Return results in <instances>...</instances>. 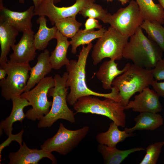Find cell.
Wrapping results in <instances>:
<instances>
[{
  "label": "cell",
  "mask_w": 164,
  "mask_h": 164,
  "mask_svg": "<svg viewBox=\"0 0 164 164\" xmlns=\"http://www.w3.org/2000/svg\"><path fill=\"white\" fill-rule=\"evenodd\" d=\"M92 47L91 42L87 46H83L78 55L77 60H70L69 63L66 65L68 73L66 85L67 87H70V90L67 100L70 105L73 106L80 97L87 95L109 98L119 103L121 101L119 89L116 86H113L111 92L107 94L97 92L88 87L85 80V68L87 59Z\"/></svg>",
  "instance_id": "6da1fadb"
},
{
  "label": "cell",
  "mask_w": 164,
  "mask_h": 164,
  "mask_svg": "<svg viewBox=\"0 0 164 164\" xmlns=\"http://www.w3.org/2000/svg\"><path fill=\"white\" fill-rule=\"evenodd\" d=\"M130 37L124 49L123 57L131 60L139 67L153 69L162 58V50L145 35L140 26Z\"/></svg>",
  "instance_id": "7a4b0ae2"
},
{
  "label": "cell",
  "mask_w": 164,
  "mask_h": 164,
  "mask_svg": "<svg viewBox=\"0 0 164 164\" xmlns=\"http://www.w3.org/2000/svg\"><path fill=\"white\" fill-rule=\"evenodd\" d=\"M68 73L65 72L62 76L56 74L53 77L55 81L54 87L50 88L48 93V97H52V104L49 113L44 116L38 124L39 128L50 127L56 121L63 119L71 123L75 122V114L67 105V100L68 88L66 82Z\"/></svg>",
  "instance_id": "3957f363"
},
{
  "label": "cell",
  "mask_w": 164,
  "mask_h": 164,
  "mask_svg": "<svg viewBox=\"0 0 164 164\" xmlns=\"http://www.w3.org/2000/svg\"><path fill=\"white\" fill-rule=\"evenodd\" d=\"M152 69L130 63L124 73L114 79L112 85L118 88L121 99L120 103L123 106L128 104L130 98L135 93H139L151 85L154 80Z\"/></svg>",
  "instance_id": "277c9868"
},
{
  "label": "cell",
  "mask_w": 164,
  "mask_h": 164,
  "mask_svg": "<svg viewBox=\"0 0 164 164\" xmlns=\"http://www.w3.org/2000/svg\"><path fill=\"white\" fill-rule=\"evenodd\" d=\"M93 95L79 98L73 105L75 113H91L105 116L112 120L118 126L126 125L125 107L119 102L111 98L101 100Z\"/></svg>",
  "instance_id": "5b68a950"
},
{
  "label": "cell",
  "mask_w": 164,
  "mask_h": 164,
  "mask_svg": "<svg viewBox=\"0 0 164 164\" xmlns=\"http://www.w3.org/2000/svg\"><path fill=\"white\" fill-rule=\"evenodd\" d=\"M129 38L112 27H109L93 46L91 54L93 65H97L106 58L115 60H121Z\"/></svg>",
  "instance_id": "8992f818"
},
{
  "label": "cell",
  "mask_w": 164,
  "mask_h": 164,
  "mask_svg": "<svg viewBox=\"0 0 164 164\" xmlns=\"http://www.w3.org/2000/svg\"><path fill=\"white\" fill-rule=\"evenodd\" d=\"M0 68L5 69L7 76L1 80V94L5 100L20 96L24 92L29 77L31 67L29 63H20L8 60Z\"/></svg>",
  "instance_id": "52a82bcc"
},
{
  "label": "cell",
  "mask_w": 164,
  "mask_h": 164,
  "mask_svg": "<svg viewBox=\"0 0 164 164\" xmlns=\"http://www.w3.org/2000/svg\"><path fill=\"white\" fill-rule=\"evenodd\" d=\"M55 85L53 78L52 76L45 77L31 89L21 95L32 106L25 114L27 119L33 121L37 119L40 121L49 113L52 101L48 100V93Z\"/></svg>",
  "instance_id": "ba28073f"
},
{
  "label": "cell",
  "mask_w": 164,
  "mask_h": 164,
  "mask_svg": "<svg viewBox=\"0 0 164 164\" xmlns=\"http://www.w3.org/2000/svg\"><path fill=\"white\" fill-rule=\"evenodd\" d=\"M144 19L136 1L132 0L125 7L113 14L108 13L102 21L108 23L122 35L129 37L140 27Z\"/></svg>",
  "instance_id": "9c48e42d"
},
{
  "label": "cell",
  "mask_w": 164,
  "mask_h": 164,
  "mask_svg": "<svg viewBox=\"0 0 164 164\" xmlns=\"http://www.w3.org/2000/svg\"><path fill=\"white\" fill-rule=\"evenodd\" d=\"M89 130L88 126L75 130H70L60 123L56 133L45 141L40 148L49 152L55 151L61 155H66L77 147Z\"/></svg>",
  "instance_id": "30bf717a"
},
{
  "label": "cell",
  "mask_w": 164,
  "mask_h": 164,
  "mask_svg": "<svg viewBox=\"0 0 164 164\" xmlns=\"http://www.w3.org/2000/svg\"><path fill=\"white\" fill-rule=\"evenodd\" d=\"M95 0H76L72 5L58 7L53 0H43L34 10V15L47 16L51 24H55L56 20L75 15L84 8L94 3Z\"/></svg>",
  "instance_id": "8fae6325"
},
{
  "label": "cell",
  "mask_w": 164,
  "mask_h": 164,
  "mask_svg": "<svg viewBox=\"0 0 164 164\" xmlns=\"http://www.w3.org/2000/svg\"><path fill=\"white\" fill-rule=\"evenodd\" d=\"M159 97L154 90L147 87L135 95L134 100L129 101L124 107L125 109H132L134 112L140 113L160 112L162 107L159 101Z\"/></svg>",
  "instance_id": "7c38bea8"
},
{
  "label": "cell",
  "mask_w": 164,
  "mask_h": 164,
  "mask_svg": "<svg viewBox=\"0 0 164 164\" xmlns=\"http://www.w3.org/2000/svg\"><path fill=\"white\" fill-rule=\"evenodd\" d=\"M11 48L13 52L9 55L10 61L20 63H29L33 60L36 54L32 30L23 32L19 42Z\"/></svg>",
  "instance_id": "4fadbf2b"
},
{
  "label": "cell",
  "mask_w": 164,
  "mask_h": 164,
  "mask_svg": "<svg viewBox=\"0 0 164 164\" xmlns=\"http://www.w3.org/2000/svg\"><path fill=\"white\" fill-rule=\"evenodd\" d=\"M50 159L53 164L57 163V161L51 153L43 149H30L25 142L20 146L19 150L15 152L10 153L9 155V164H38L39 161L44 158Z\"/></svg>",
  "instance_id": "5bb4252c"
},
{
  "label": "cell",
  "mask_w": 164,
  "mask_h": 164,
  "mask_svg": "<svg viewBox=\"0 0 164 164\" xmlns=\"http://www.w3.org/2000/svg\"><path fill=\"white\" fill-rule=\"evenodd\" d=\"M34 6L23 12L9 10L3 7L0 9V19L14 27L19 32L32 30L31 19L34 15Z\"/></svg>",
  "instance_id": "9a60e30c"
},
{
  "label": "cell",
  "mask_w": 164,
  "mask_h": 164,
  "mask_svg": "<svg viewBox=\"0 0 164 164\" xmlns=\"http://www.w3.org/2000/svg\"><path fill=\"white\" fill-rule=\"evenodd\" d=\"M50 56L49 51L47 49L39 55L36 63L30 68L29 78L24 92L34 87L51 71L53 68Z\"/></svg>",
  "instance_id": "2e32d148"
},
{
  "label": "cell",
  "mask_w": 164,
  "mask_h": 164,
  "mask_svg": "<svg viewBox=\"0 0 164 164\" xmlns=\"http://www.w3.org/2000/svg\"><path fill=\"white\" fill-rule=\"evenodd\" d=\"M12 103V107L10 115L5 120L0 122V132L4 130L8 136L12 134L13 129L12 125L14 123L19 121L21 122L26 117L24 112V108L30 105V103L25 99L21 96H16L11 99Z\"/></svg>",
  "instance_id": "e0dca14e"
},
{
  "label": "cell",
  "mask_w": 164,
  "mask_h": 164,
  "mask_svg": "<svg viewBox=\"0 0 164 164\" xmlns=\"http://www.w3.org/2000/svg\"><path fill=\"white\" fill-rule=\"evenodd\" d=\"M19 31L12 26L0 19V66L7 62V56L10 48L16 41Z\"/></svg>",
  "instance_id": "ac0fdd59"
},
{
  "label": "cell",
  "mask_w": 164,
  "mask_h": 164,
  "mask_svg": "<svg viewBox=\"0 0 164 164\" xmlns=\"http://www.w3.org/2000/svg\"><path fill=\"white\" fill-rule=\"evenodd\" d=\"M115 60L110 59L104 61L99 67L96 74L97 78L102 83L103 88L105 90H111L112 84L114 79L124 73L129 67L130 63H127L121 70L118 67V63Z\"/></svg>",
  "instance_id": "d6986e66"
},
{
  "label": "cell",
  "mask_w": 164,
  "mask_h": 164,
  "mask_svg": "<svg viewBox=\"0 0 164 164\" xmlns=\"http://www.w3.org/2000/svg\"><path fill=\"white\" fill-rule=\"evenodd\" d=\"M135 122L133 127L126 128L124 130L128 133H132L135 130H154L162 126L163 123L162 116L157 113L143 112L133 119Z\"/></svg>",
  "instance_id": "ffe728a7"
},
{
  "label": "cell",
  "mask_w": 164,
  "mask_h": 164,
  "mask_svg": "<svg viewBox=\"0 0 164 164\" xmlns=\"http://www.w3.org/2000/svg\"><path fill=\"white\" fill-rule=\"evenodd\" d=\"M67 38L57 30L56 38V45L50 56V61L53 69L59 70L70 62L67 57V53L70 43Z\"/></svg>",
  "instance_id": "44dd1931"
},
{
  "label": "cell",
  "mask_w": 164,
  "mask_h": 164,
  "mask_svg": "<svg viewBox=\"0 0 164 164\" xmlns=\"http://www.w3.org/2000/svg\"><path fill=\"white\" fill-rule=\"evenodd\" d=\"M97 149L102 157L104 163L106 164H120L130 154L145 150L142 147H136L120 150L116 147H111L99 144Z\"/></svg>",
  "instance_id": "7402d4cb"
},
{
  "label": "cell",
  "mask_w": 164,
  "mask_h": 164,
  "mask_svg": "<svg viewBox=\"0 0 164 164\" xmlns=\"http://www.w3.org/2000/svg\"><path fill=\"white\" fill-rule=\"evenodd\" d=\"M39 16L36 21L39 26L37 32L34 35V41L36 50L40 51L45 50L50 40L56 39L58 30L55 26L48 27L45 16Z\"/></svg>",
  "instance_id": "603a6c76"
},
{
  "label": "cell",
  "mask_w": 164,
  "mask_h": 164,
  "mask_svg": "<svg viewBox=\"0 0 164 164\" xmlns=\"http://www.w3.org/2000/svg\"><path fill=\"white\" fill-rule=\"evenodd\" d=\"M118 126L114 122L109 125L108 130L105 132L98 133L96 139L99 144L111 147H116L119 142L123 141L126 138L133 135L132 133L126 132L125 130H119Z\"/></svg>",
  "instance_id": "cb8c5ba5"
},
{
  "label": "cell",
  "mask_w": 164,
  "mask_h": 164,
  "mask_svg": "<svg viewBox=\"0 0 164 164\" xmlns=\"http://www.w3.org/2000/svg\"><path fill=\"white\" fill-rule=\"evenodd\" d=\"M144 20L164 23L163 9L159 4L153 0H136Z\"/></svg>",
  "instance_id": "d4e9b609"
},
{
  "label": "cell",
  "mask_w": 164,
  "mask_h": 164,
  "mask_svg": "<svg viewBox=\"0 0 164 164\" xmlns=\"http://www.w3.org/2000/svg\"><path fill=\"white\" fill-rule=\"evenodd\" d=\"M107 29L103 27L97 31L94 29L84 30H79L70 41L71 46V52L75 54L77 47L81 45L90 43L94 39L99 38L103 35Z\"/></svg>",
  "instance_id": "484cf974"
},
{
  "label": "cell",
  "mask_w": 164,
  "mask_h": 164,
  "mask_svg": "<svg viewBox=\"0 0 164 164\" xmlns=\"http://www.w3.org/2000/svg\"><path fill=\"white\" fill-rule=\"evenodd\" d=\"M156 22L144 20L140 27L147 34L149 38L155 43L164 52V27Z\"/></svg>",
  "instance_id": "4316f807"
},
{
  "label": "cell",
  "mask_w": 164,
  "mask_h": 164,
  "mask_svg": "<svg viewBox=\"0 0 164 164\" xmlns=\"http://www.w3.org/2000/svg\"><path fill=\"white\" fill-rule=\"evenodd\" d=\"M76 16L57 19L55 24L57 30L67 38L73 37L82 25L81 22L76 20Z\"/></svg>",
  "instance_id": "83f0119b"
},
{
  "label": "cell",
  "mask_w": 164,
  "mask_h": 164,
  "mask_svg": "<svg viewBox=\"0 0 164 164\" xmlns=\"http://www.w3.org/2000/svg\"><path fill=\"white\" fill-rule=\"evenodd\" d=\"M164 145V141L156 142L148 146L146 153L140 164H156Z\"/></svg>",
  "instance_id": "f1b7e54d"
},
{
  "label": "cell",
  "mask_w": 164,
  "mask_h": 164,
  "mask_svg": "<svg viewBox=\"0 0 164 164\" xmlns=\"http://www.w3.org/2000/svg\"><path fill=\"white\" fill-rule=\"evenodd\" d=\"M79 13L84 18L88 17L102 21L108 13L100 5L93 3L84 8Z\"/></svg>",
  "instance_id": "f546056e"
},
{
  "label": "cell",
  "mask_w": 164,
  "mask_h": 164,
  "mask_svg": "<svg viewBox=\"0 0 164 164\" xmlns=\"http://www.w3.org/2000/svg\"><path fill=\"white\" fill-rule=\"evenodd\" d=\"M24 132L23 129L16 134L12 133L8 136V138L0 145V160L1 161V154L2 150L6 147L8 146L12 141H16L19 144L20 146L22 145V136Z\"/></svg>",
  "instance_id": "4dcf8cb0"
},
{
  "label": "cell",
  "mask_w": 164,
  "mask_h": 164,
  "mask_svg": "<svg viewBox=\"0 0 164 164\" xmlns=\"http://www.w3.org/2000/svg\"><path fill=\"white\" fill-rule=\"evenodd\" d=\"M152 70L154 80H164V58L160 60Z\"/></svg>",
  "instance_id": "1f68e13d"
},
{
  "label": "cell",
  "mask_w": 164,
  "mask_h": 164,
  "mask_svg": "<svg viewBox=\"0 0 164 164\" xmlns=\"http://www.w3.org/2000/svg\"><path fill=\"white\" fill-rule=\"evenodd\" d=\"M102 28L101 25L97 19L91 18H88L86 20L85 23L84 30L94 29L95 28L99 29Z\"/></svg>",
  "instance_id": "d6a6232c"
},
{
  "label": "cell",
  "mask_w": 164,
  "mask_h": 164,
  "mask_svg": "<svg viewBox=\"0 0 164 164\" xmlns=\"http://www.w3.org/2000/svg\"><path fill=\"white\" fill-rule=\"evenodd\" d=\"M151 86L159 97H164V82H159L154 80Z\"/></svg>",
  "instance_id": "836d02e7"
},
{
  "label": "cell",
  "mask_w": 164,
  "mask_h": 164,
  "mask_svg": "<svg viewBox=\"0 0 164 164\" xmlns=\"http://www.w3.org/2000/svg\"><path fill=\"white\" fill-rule=\"evenodd\" d=\"M33 2L35 8L38 7L39 5L42 2L43 0H32ZM54 4L59 2L60 0H53ZM19 2L21 3L24 4L25 3L24 0H19Z\"/></svg>",
  "instance_id": "e575fe53"
},
{
  "label": "cell",
  "mask_w": 164,
  "mask_h": 164,
  "mask_svg": "<svg viewBox=\"0 0 164 164\" xmlns=\"http://www.w3.org/2000/svg\"><path fill=\"white\" fill-rule=\"evenodd\" d=\"M7 75V72L5 69L0 68V80H2L5 78V76Z\"/></svg>",
  "instance_id": "d590c367"
},
{
  "label": "cell",
  "mask_w": 164,
  "mask_h": 164,
  "mask_svg": "<svg viewBox=\"0 0 164 164\" xmlns=\"http://www.w3.org/2000/svg\"><path fill=\"white\" fill-rule=\"evenodd\" d=\"M159 2V4L161 5L163 9L164 15V0H158Z\"/></svg>",
  "instance_id": "8d00e7d4"
},
{
  "label": "cell",
  "mask_w": 164,
  "mask_h": 164,
  "mask_svg": "<svg viewBox=\"0 0 164 164\" xmlns=\"http://www.w3.org/2000/svg\"><path fill=\"white\" fill-rule=\"evenodd\" d=\"M120 1L122 5H125L126 4L129 2V0H118Z\"/></svg>",
  "instance_id": "74e56055"
},
{
  "label": "cell",
  "mask_w": 164,
  "mask_h": 164,
  "mask_svg": "<svg viewBox=\"0 0 164 164\" xmlns=\"http://www.w3.org/2000/svg\"><path fill=\"white\" fill-rule=\"evenodd\" d=\"M4 7L3 4V0H0V9Z\"/></svg>",
  "instance_id": "f35d334b"
},
{
  "label": "cell",
  "mask_w": 164,
  "mask_h": 164,
  "mask_svg": "<svg viewBox=\"0 0 164 164\" xmlns=\"http://www.w3.org/2000/svg\"><path fill=\"white\" fill-rule=\"evenodd\" d=\"M113 0H107L108 2H112L113 1Z\"/></svg>",
  "instance_id": "ab89813d"
},
{
  "label": "cell",
  "mask_w": 164,
  "mask_h": 164,
  "mask_svg": "<svg viewBox=\"0 0 164 164\" xmlns=\"http://www.w3.org/2000/svg\"><path fill=\"white\" fill-rule=\"evenodd\" d=\"M163 163L164 164V161H163Z\"/></svg>",
  "instance_id": "60d3db41"
},
{
  "label": "cell",
  "mask_w": 164,
  "mask_h": 164,
  "mask_svg": "<svg viewBox=\"0 0 164 164\" xmlns=\"http://www.w3.org/2000/svg\"></svg>",
  "instance_id": "b9f144b4"
}]
</instances>
